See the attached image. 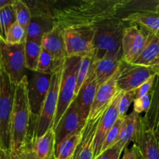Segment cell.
Segmentation results:
<instances>
[{
	"instance_id": "obj_1",
	"label": "cell",
	"mask_w": 159,
	"mask_h": 159,
	"mask_svg": "<svg viewBox=\"0 0 159 159\" xmlns=\"http://www.w3.org/2000/svg\"><path fill=\"white\" fill-rule=\"evenodd\" d=\"M129 0H77L55 6L51 1L55 27L61 31L76 27H94L109 19L118 17Z\"/></svg>"
},
{
	"instance_id": "obj_2",
	"label": "cell",
	"mask_w": 159,
	"mask_h": 159,
	"mask_svg": "<svg viewBox=\"0 0 159 159\" xmlns=\"http://www.w3.org/2000/svg\"><path fill=\"white\" fill-rule=\"evenodd\" d=\"M26 75L15 86L13 107L10 122V152L16 159L27 141L31 129V110L28 102Z\"/></svg>"
},
{
	"instance_id": "obj_3",
	"label": "cell",
	"mask_w": 159,
	"mask_h": 159,
	"mask_svg": "<svg viewBox=\"0 0 159 159\" xmlns=\"http://www.w3.org/2000/svg\"><path fill=\"white\" fill-rule=\"evenodd\" d=\"M129 23L120 17L109 19L94 26L92 57L93 61L104 58L121 60L123 34Z\"/></svg>"
},
{
	"instance_id": "obj_4",
	"label": "cell",
	"mask_w": 159,
	"mask_h": 159,
	"mask_svg": "<svg viewBox=\"0 0 159 159\" xmlns=\"http://www.w3.org/2000/svg\"><path fill=\"white\" fill-rule=\"evenodd\" d=\"M63 68V67H62ZM62 68L51 75L49 89L44 102L41 111L35 124L31 128L30 135L39 138L45 134L48 130L53 128L55 116L58 107L59 90L62 77Z\"/></svg>"
},
{
	"instance_id": "obj_5",
	"label": "cell",
	"mask_w": 159,
	"mask_h": 159,
	"mask_svg": "<svg viewBox=\"0 0 159 159\" xmlns=\"http://www.w3.org/2000/svg\"><path fill=\"white\" fill-rule=\"evenodd\" d=\"M80 57H67L64 63L59 90L58 107L55 116L53 129L63 116L71 102L75 99V89L76 84V72Z\"/></svg>"
},
{
	"instance_id": "obj_6",
	"label": "cell",
	"mask_w": 159,
	"mask_h": 159,
	"mask_svg": "<svg viewBox=\"0 0 159 159\" xmlns=\"http://www.w3.org/2000/svg\"><path fill=\"white\" fill-rule=\"evenodd\" d=\"M15 85L2 70L0 85V147L10 151V122L13 107Z\"/></svg>"
},
{
	"instance_id": "obj_7",
	"label": "cell",
	"mask_w": 159,
	"mask_h": 159,
	"mask_svg": "<svg viewBox=\"0 0 159 159\" xmlns=\"http://www.w3.org/2000/svg\"><path fill=\"white\" fill-rule=\"evenodd\" d=\"M0 63L2 70L17 85L26 75L24 43L10 45L0 39Z\"/></svg>"
},
{
	"instance_id": "obj_8",
	"label": "cell",
	"mask_w": 159,
	"mask_h": 159,
	"mask_svg": "<svg viewBox=\"0 0 159 159\" xmlns=\"http://www.w3.org/2000/svg\"><path fill=\"white\" fill-rule=\"evenodd\" d=\"M159 74V66H143L127 64L122 61L119 65L118 85L123 92L135 90L150 78Z\"/></svg>"
},
{
	"instance_id": "obj_9",
	"label": "cell",
	"mask_w": 159,
	"mask_h": 159,
	"mask_svg": "<svg viewBox=\"0 0 159 159\" xmlns=\"http://www.w3.org/2000/svg\"><path fill=\"white\" fill-rule=\"evenodd\" d=\"M62 32L65 41L67 57H81L91 54L94 28H70Z\"/></svg>"
},
{
	"instance_id": "obj_10",
	"label": "cell",
	"mask_w": 159,
	"mask_h": 159,
	"mask_svg": "<svg viewBox=\"0 0 159 159\" xmlns=\"http://www.w3.org/2000/svg\"><path fill=\"white\" fill-rule=\"evenodd\" d=\"M51 75L36 72L28 81V102L31 110V128L35 124L43 107L51 83ZM31 130V129H30Z\"/></svg>"
},
{
	"instance_id": "obj_11",
	"label": "cell",
	"mask_w": 159,
	"mask_h": 159,
	"mask_svg": "<svg viewBox=\"0 0 159 159\" xmlns=\"http://www.w3.org/2000/svg\"><path fill=\"white\" fill-rule=\"evenodd\" d=\"M147 39V32L140 26L129 24L126 27L122 41V61L132 64L144 48Z\"/></svg>"
},
{
	"instance_id": "obj_12",
	"label": "cell",
	"mask_w": 159,
	"mask_h": 159,
	"mask_svg": "<svg viewBox=\"0 0 159 159\" xmlns=\"http://www.w3.org/2000/svg\"><path fill=\"white\" fill-rule=\"evenodd\" d=\"M87 120L83 117L75 98L54 128L56 144L70 134L78 130H82Z\"/></svg>"
},
{
	"instance_id": "obj_13",
	"label": "cell",
	"mask_w": 159,
	"mask_h": 159,
	"mask_svg": "<svg viewBox=\"0 0 159 159\" xmlns=\"http://www.w3.org/2000/svg\"><path fill=\"white\" fill-rule=\"evenodd\" d=\"M118 74H119V68L110 79L98 87L95 95L94 100L90 108L88 119H93L99 113L105 111L111 105L114 99L116 97L117 95L121 92V90L118 89L117 85Z\"/></svg>"
},
{
	"instance_id": "obj_14",
	"label": "cell",
	"mask_w": 159,
	"mask_h": 159,
	"mask_svg": "<svg viewBox=\"0 0 159 159\" xmlns=\"http://www.w3.org/2000/svg\"><path fill=\"white\" fill-rule=\"evenodd\" d=\"M122 94L123 91L120 92L114 99L108 108L106 110L98 125L94 141V159H96L101 154V147L108 133L118 119V102Z\"/></svg>"
},
{
	"instance_id": "obj_15",
	"label": "cell",
	"mask_w": 159,
	"mask_h": 159,
	"mask_svg": "<svg viewBox=\"0 0 159 159\" xmlns=\"http://www.w3.org/2000/svg\"><path fill=\"white\" fill-rule=\"evenodd\" d=\"M93 64V63H92ZM98 89V85L95 79L94 71L91 66L90 73L84 81L82 87L80 89L79 93L76 96V100L78 107L81 112L84 120H87L90 114V108L94 100L95 95Z\"/></svg>"
},
{
	"instance_id": "obj_16",
	"label": "cell",
	"mask_w": 159,
	"mask_h": 159,
	"mask_svg": "<svg viewBox=\"0 0 159 159\" xmlns=\"http://www.w3.org/2000/svg\"><path fill=\"white\" fill-rule=\"evenodd\" d=\"M143 125V116L136 112H132L123 118L117 144L123 149L129 145V142H135Z\"/></svg>"
},
{
	"instance_id": "obj_17",
	"label": "cell",
	"mask_w": 159,
	"mask_h": 159,
	"mask_svg": "<svg viewBox=\"0 0 159 159\" xmlns=\"http://www.w3.org/2000/svg\"><path fill=\"white\" fill-rule=\"evenodd\" d=\"M41 48L58 61L64 63L67 58L62 32L57 27H54L44 36L41 40Z\"/></svg>"
},
{
	"instance_id": "obj_18",
	"label": "cell",
	"mask_w": 159,
	"mask_h": 159,
	"mask_svg": "<svg viewBox=\"0 0 159 159\" xmlns=\"http://www.w3.org/2000/svg\"><path fill=\"white\" fill-rule=\"evenodd\" d=\"M133 144L137 146L143 159H159V138L147 128L144 122Z\"/></svg>"
},
{
	"instance_id": "obj_19",
	"label": "cell",
	"mask_w": 159,
	"mask_h": 159,
	"mask_svg": "<svg viewBox=\"0 0 159 159\" xmlns=\"http://www.w3.org/2000/svg\"><path fill=\"white\" fill-rule=\"evenodd\" d=\"M105 111L99 113L93 119H87L83 129L80 159H94V141L95 134Z\"/></svg>"
},
{
	"instance_id": "obj_20",
	"label": "cell",
	"mask_w": 159,
	"mask_h": 159,
	"mask_svg": "<svg viewBox=\"0 0 159 159\" xmlns=\"http://www.w3.org/2000/svg\"><path fill=\"white\" fill-rule=\"evenodd\" d=\"M28 138L32 143L37 159H55L56 142L54 129H50L39 138L29 134Z\"/></svg>"
},
{
	"instance_id": "obj_21",
	"label": "cell",
	"mask_w": 159,
	"mask_h": 159,
	"mask_svg": "<svg viewBox=\"0 0 159 159\" xmlns=\"http://www.w3.org/2000/svg\"><path fill=\"white\" fill-rule=\"evenodd\" d=\"M122 20L129 24L137 25L147 32L159 36V14L156 12H134L122 18Z\"/></svg>"
},
{
	"instance_id": "obj_22",
	"label": "cell",
	"mask_w": 159,
	"mask_h": 159,
	"mask_svg": "<svg viewBox=\"0 0 159 159\" xmlns=\"http://www.w3.org/2000/svg\"><path fill=\"white\" fill-rule=\"evenodd\" d=\"M132 65L159 66V36L147 32L146 44L141 54Z\"/></svg>"
},
{
	"instance_id": "obj_23",
	"label": "cell",
	"mask_w": 159,
	"mask_h": 159,
	"mask_svg": "<svg viewBox=\"0 0 159 159\" xmlns=\"http://www.w3.org/2000/svg\"><path fill=\"white\" fill-rule=\"evenodd\" d=\"M143 120L147 129L152 130L159 138V74L155 76L149 110L143 116Z\"/></svg>"
},
{
	"instance_id": "obj_24",
	"label": "cell",
	"mask_w": 159,
	"mask_h": 159,
	"mask_svg": "<svg viewBox=\"0 0 159 159\" xmlns=\"http://www.w3.org/2000/svg\"><path fill=\"white\" fill-rule=\"evenodd\" d=\"M121 61V60L111 58H104L93 61L92 67L98 87L113 76L118 71Z\"/></svg>"
},
{
	"instance_id": "obj_25",
	"label": "cell",
	"mask_w": 159,
	"mask_h": 159,
	"mask_svg": "<svg viewBox=\"0 0 159 159\" xmlns=\"http://www.w3.org/2000/svg\"><path fill=\"white\" fill-rule=\"evenodd\" d=\"M83 129L70 134L56 144L55 159H70L73 156L75 151L80 144Z\"/></svg>"
},
{
	"instance_id": "obj_26",
	"label": "cell",
	"mask_w": 159,
	"mask_h": 159,
	"mask_svg": "<svg viewBox=\"0 0 159 159\" xmlns=\"http://www.w3.org/2000/svg\"><path fill=\"white\" fill-rule=\"evenodd\" d=\"M41 51V41L26 40L24 43L25 67L36 72L39 56Z\"/></svg>"
},
{
	"instance_id": "obj_27",
	"label": "cell",
	"mask_w": 159,
	"mask_h": 159,
	"mask_svg": "<svg viewBox=\"0 0 159 159\" xmlns=\"http://www.w3.org/2000/svg\"><path fill=\"white\" fill-rule=\"evenodd\" d=\"M64 63L56 61L49 53L42 49L41 48L36 72L45 75H52L62 68Z\"/></svg>"
},
{
	"instance_id": "obj_28",
	"label": "cell",
	"mask_w": 159,
	"mask_h": 159,
	"mask_svg": "<svg viewBox=\"0 0 159 159\" xmlns=\"http://www.w3.org/2000/svg\"><path fill=\"white\" fill-rule=\"evenodd\" d=\"M93 63V57L92 54H87L80 57L79 65H78L77 72H76V84L75 89V97L79 93L80 89L82 87L84 81L88 76Z\"/></svg>"
},
{
	"instance_id": "obj_29",
	"label": "cell",
	"mask_w": 159,
	"mask_h": 159,
	"mask_svg": "<svg viewBox=\"0 0 159 159\" xmlns=\"http://www.w3.org/2000/svg\"><path fill=\"white\" fill-rule=\"evenodd\" d=\"M16 22L12 5L0 9V39L2 40L6 41V33Z\"/></svg>"
},
{
	"instance_id": "obj_30",
	"label": "cell",
	"mask_w": 159,
	"mask_h": 159,
	"mask_svg": "<svg viewBox=\"0 0 159 159\" xmlns=\"http://www.w3.org/2000/svg\"><path fill=\"white\" fill-rule=\"evenodd\" d=\"M12 9L17 23L24 29H26V26H28L31 19V11L27 5L25 3V2L21 0H14Z\"/></svg>"
},
{
	"instance_id": "obj_31",
	"label": "cell",
	"mask_w": 159,
	"mask_h": 159,
	"mask_svg": "<svg viewBox=\"0 0 159 159\" xmlns=\"http://www.w3.org/2000/svg\"><path fill=\"white\" fill-rule=\"evenodd\" d=\"M26 38V29L16 22L6 33V43L10 45H19L25 43Z\"/></svg>"
},
{
	"instance_id": "obj_32",
	"label": "cell",
	"mask_w": 159,
	"mask_h": 159,
	"mask_svg": "<svg viewBox=\"0 0 159 159\" xmlns=\"http://www.w3.org/2000/svg\"><path fill=\"white\" fill-rule=\"evenodd\" d=\"M123 121V118H118V119L117 120L116 122H115V125L112 127V128L111 129L110 131L108 133L107 136H106L105 139H104V143H103L102 144V147H101V154L103 152H104V151L110 148L112 146H114L115 144H117V142H118V136H119L120 130H121Z\"/></svg>"
},
{
	"instance_id": "obj_33",
	"label": "cell",
	"mask_w": 159,
	"mask_h": 159,
	"mask_svg": "<svg viewBox=\"0 0 159 159\" xmlns=\"http://www.w3.org/2000/svg\"><path fill=\"white\" fill-rule=\"evenodd\" d=\"M135 99V91L131 90L123 92L118 102V118H124L126 116L128 110Z\"/></svg>"
},
{
	"instance_id": "obj_34",
	"label": "cell",
	"mask_w": 159,
	"mask_h": 159,
	"mask_svg": "<svg viewBox=\"0 0 159 159\" xmlns=\"http://www.w3.org/2000/svg\"><path fill=\"white\" fill-rule=\"evenodd\" d=\"M151 102V93L142 97L136 98L133 100V111L138 114L145 113L149 110Z\"/></svg>"
},
{
	"instance_id": "obj_35",
	"label": "cell",
	"mask_w": 159,
	"mask_h": 159,
	"mask_svg": "<svg viewBox=\"0 0 159 159\" xmlns=\"http://www.w3.org/2000/svg\"><path fill=\"white\" fill-rule=\"evenodd\" d=\"M123 151L124 149L120 147L118 144H116L100 154L99 156L96 159H119L120 155Z\"/></svg>"
},
{
	"instance_id": "obj_36",
	"label": "cell",
	"mask_w": 159,
	"mask_h": 159,
	"mask_svg": "<svg viewBox=\"0 0 159 159\" xmlns=\"http://www.w3.org/2000/svg\"><path fill=\"white\" fill-rule=\"evenodd\" d=\"M155 76H153V77L150 78L148 80H147L146 82H143L141 85H140L138 88H137L134 90V91H135V99L136 98L144 96L151 93L153 89V85H154V79H155Z\"/></svg>"
},
{
	"instance_id": "obj_37",
	"label": "cell",
	"mask_w": 159,
	"mask_h": 159,
	"mask_svg": "<svg viewBox=\"0 0 159 159\" xmlns=\"http://www.w3.org/2000/svg\"><path fill=\"white\" fill-rule=\"evenodd\" d=\"M16 159H37L35 152L33 148L32 143L29 138L27 139V141H26L24 147L19 152Z\"/></svg>"
},
{
	"instance_id": "obj_38",
	"label": "cell",
	"mask_w": 159,
	"mask_h": 159,
	"mask_svg": "<svg viewBox=\"0 0 159 159\" xmlns=\"http://www.w3.org/2000/svg\"><path fill=\"white\" fill-rule=\"evenodd\" d=\"M122 159H136V153H135V148L132 144L131 148L126 147L123 151V156Z\"/></svg>"
},
{
	"instance_id": "obj_39",
	"label": "cell",
	"mask_w": 159,
	"mask_h": 159,
	"mask_svg": "<svg viewBox=\"0 0 159 159\" xmlns=\"http://www.w3.org/2000/svg\"><path fill=\"white\" fill-rule=\"evenodd\" d=\"M0 159H12L10 151L5 150L0 147Z\"/></svg>"
},
{
	"instance_id": "obj_40",
	"label": "cell",
	"mask_w": 159,
	"mask_h": 159,
	"mask_svg": "<svg viewBox=\"0 0 159 159\" xmlns=\"http://www.w3.org/2000/svg\"><path fill=\"white\" fill-rule=\"evenodd\" d=\"M14 0H0V9L6 6H12L13 4Z\"/></svg>"
},
{
	"instance_id": "obj_41",
	"label": "cell",
	"mask_w": 159,
	"mask_h": 159,
	"mask_svg": "<svg viewBox=\"0 0 159 159\" xmlns=\"http://www.w3.org/2000/svg\"><path fill=\"white\" fill-rule=\"evenodd\" d=\"M134 148H135V153H136V159H143V156H142L141 153H140V150L139 148H137V146L135 144H133Z\"/></svg>"
},
{
	"instance_id": "obj_42",
	"label": "cell",
	"mask_w": 159,
	"mask_h": 159,
	"mask_svg": "<svg viewBox=\"0 0 159 159\" xmlns=\"http://www.w3.org/2000/svg\"><path fill=\"white\" fill-rule=\"evenodd\" d=\"M80 144L77 147L74 152V155L73 156V159H80Z\"/></svg>"
},
{
	"instance_id": "obj_43",
	"label": "cell",
	"mask_w": 159,
	"mask_h": 159,
	"mask_svg": "<svg viewBox=\"0 0 159 159\" xmlns=\"http://www.w3.org/2000/svg\"><path fill=\"white\" fill-rule=\"evenodd\" d=\"M1 80H2V68L0 67V85H1Z\"/></svg>"
},
{
	"instance_id": "obj_44",
	"label": "cell",
	"mask_w": 159,
	"mask_h": 159,
	"mask_svg": "<svg viewBox=\"0 0 159 159\" xmlns=\"http://www.w3.org/2000/svg\"><path fill=\"white\" fill-rule=\"evenodd\" d=\"M156 12H157V13H158V14H159V2H158V4H157V9H156Z\"/></svg>"
},
{
	"instance_id": "obj_45",
	"label": "cell",
	"mask_w": 159,
	"mask_h": 159,
	"mask_svg": "<svg viewBox=\"0 0 159 159\" xmlns=\"http://www.w3.org/2000/svg\"><path fill=\"white\" fill-rule=\"evenodd\" d=\"M70 159H73V157H72V158H70Z\"/></svg>"
},
{
	"instance_id": "obj_46",
	"label": "cell",
	"mask_w": 159,
	"mask_h": 159,
	"mask_svg": "<svg viewBox=\"0 0 159 159\" xmlns=\"http://www.w3.org/2000/svg\"><path fill=\"white\" fill-rule=\"evenodd\" d=\"M0 67H1V63H0Z\"/></svg>"
}]
</instances>
